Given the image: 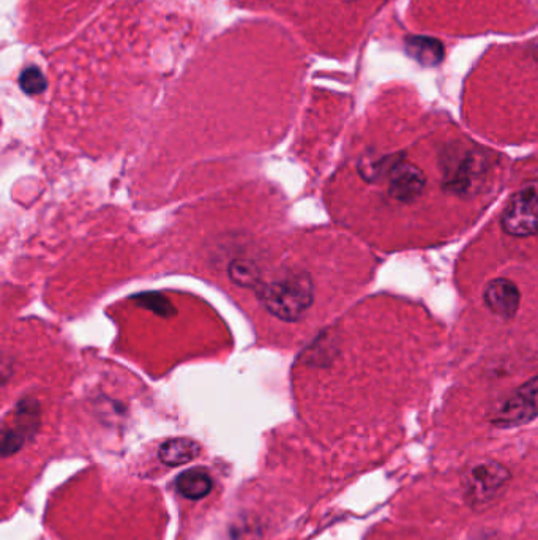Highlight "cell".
Masks as SVG:
<instances>
[{
    "mask_svg": "<svg viewBox=\"0 0 538 540\" xmlns=\"http://www.w3.org/2000/svg\"><path fill=\"white\" fill-rule=\"evenodd\" d=\"M256 297L270 315L296 323L314 302V285L305 270H284L272 280H264L255 288Z\"/></svg>",
    "mask_w": 538,
    "mask_h": 540,
    "instance_id": "1",
    "label": "cell"
},
{
    "mask_svg": "<svg viewBox=\"0 0 538 540\" xmlns=\"http://www.w3.org/2000/svg\"><path fill=\"white\" fill-rule=\"evenodd\" d=\"M510 473L501 463L493 460L475 463L464 473L461 480L464 499L474 509H483L499 498L509 485Z\"/></svg>",
    "mask_w": 538,
    "mask_h": 540,
    "instance_id": "2",
    "label": "cell"
},
{
    "mask_svg": "<svg viewBox=\"0 0 538 540\" xmlns=\"http://www.w3.org/2000/svg\"><path fill=\"white\" fill-rule=\"evenodd\" d=\"M501 225L513 237L538 234V182H529L512 196L502 212Z\"/></svg>",
    "mask_w": 538,
    "mask_h": 540,
    "instance_id": "3",
    "label": "cell"
},
{
    "mask_svg": "<svg viewBox=\"0 0 538 540\" xmlns=\"http://www.w3.org/2000/svg\"><path fill=\"white\" fill-rule=\"evenodd\" d=\"M535 417H538V376L526 381L497 406L491 424L499 428L520 427Z\"/></svg>",
    "mask_w": 538,
    "mask_h": 540,
    "instance_id": "4",
    "label": "cell"
},
{
    "mask_svg": "<svg viewBox=\"0 0 538 540\" xmlns=\"http://www.w3.org/2000/svg\"><path fill=\"white\" fill-rule=\"evenodd\" d=\"M40 425V405L32 398H24L19 402L15 411V424L5 427L2 433V454L4 457L13 455L23 449L27 438L37 433Z\"/></svg>",
    "mask_w": 538,
    "mask_h": 540,
    "instance_id": "5",
    "label": "cell"
},
{
    "mask_svg": "<svg viewBox=\"0 0 538 540\" xmlns=\"http://www.w3.org/2000/svg\"><path fill=\"white\" fill-rule=\"evenodd\" d=\"M426 177L419 166L406 162L404 157L390 169L389 195L401 203H412L422 195Z\"/></svg>",
    "mask_w": 538,
    "mask_h": 540,
    "instance_id": "6",
    "label": "cell"
},
{
    "mask_svg": "<svg viewBox=\"0 0 538 540\" xmlns=\"http://www.w3.org/2000/svg\"><path fill=\"white\" fill-rule=\"evenodd\" d=\"M483 300L494 315L502 319H512L520 308L521 293L509 278H496L486 285Z\"/></svg>",
    "mask_w": 538,
    "mask_h": 540,
    "instance_id": "7",
    "label": "cell"
},
{
    "mask_svg": "<svg viewBox=\"0 0 538 540\" xmlns=\"http://www.w3.org/2000/svg\"><path fill=\"white\" fill-rule=\"evenodd\" d=\"M483 173H485L483 158L474 152H466L463 158L456 160L452 168L445 169V188L458 195L471 192Z\"/></svg>",
    "mask_w": 538,
    "mask_h": 540,
    "instance_id": "8",
    "label": "cell"
},
{
    "mask_svg": "<svg viewBox=\"0 0 538 540\" xmlns=\"http://www.w3.org/2000/svg\"><path fill=\"white\" fill-rule=\"evenodd\" d=\"M201 454V446L190 438H172L161 444L158 458L166 466L187 465Z\"/></svg>",
    "mask_w": 538,
    "mask_h": 540,
    "instance_id": "9",
    "label": "cell"
},
{
    "mask_svg": "<svg viewBox=\"0 0 538 540\" xmlns=\"http://www.w3.org/2000/svg\"><path fill=\"white\" fill-rule=\"evenodd\" d=\"M404 46H406L409 56L425 67H434V65L441 64L442 59H444V46L433 37L414 35V37L406 38Z\"/></svg>",
    "mask_w": 538,
    "mask_h": 540,
    "instance_id": "10",
    "label": "cell"
},
{
    "mask_svg": "<svg viewBox=\"0 0 538 540\" xmlns=\"http://www.w3.org/2000/svg\"><path fill=\"white\" fill-rule=\"evenodd\" d=\"M177 490L184 498L191 501L206 498L213 488V480L206 469H188L177 477Z\"/></svg>",
    "mask_w": 538,
    "mask_h": 540,
    "instance_id": "11",
    "label": "cell"
},
{
    "mask_svg": "<svg viewBox=\"0 0 538 540\" xmlns=\"http://www.w3.org/2000/svg\"><path fill=\"white\" fill-rule=\"evenodd\" d=\"M228 275L232 283L251 291H255L264 278L258 264L245 258L232 259L228 266Z\"/></svg>",
    "mask_w": 538,
    "mask_h": 540,
    "instance_id": "12",
    "label": "cell"
},
{
    "mask_svg": "<svg viewBox=\"0 0 538 540\" xmlns=\"http://www.w3.org/2000/svg\"><path fill=\"white\" fill-rule=\"evenodd\" d=\"M133 300H136V304L147 308V310L154 312L155 315L161 316V318H171V316L176 315V308L171 304V300L168 297L161 296V294L142 293L133 297Z\"/></svg>",
    "mask_w": 538,
    "mask_h": 540,
    "instance_id": "13",
    "label": "cell"
},
{
    "mask_svg": "<svg viewBox=\"0 0 538 540\" xmlns=\"http://www.w3.org/2000/svg\"><path fill=\"white\" fill-rule=\"evenodd\" d=\"M19 86L27 95H38L45 92L48 83H46L45 75L38 68L29 67L19 76Z\"/></svg>",
    "mask_w": 538,
    "mask_h": 540,
    "instance_id": "14",
    "label": "cell"
}]
</instances>
